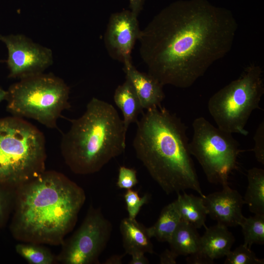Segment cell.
I'll return each instance as SVG.
<instances>
[{
	"instance_id": "1",
	"label": "cell",
	"mask_w": 264,
	"mask_h": 264,
	"mask_svg": "<svg viewBox=\"0 0 264 264\" xmlns=\"http://www.w3.org/2000/svg\"><path fill=\"white\" fill-rule=\"evenodd\" d=\"M237 29L229 10L207 0L176 1L141 30L140 55L163 86L187 88L231 50Z\"/></svg>"
},
{
	"instance_id": "2",
	"label": "cell",
	"mask_w": 264,
	"mask_h": 264,
	"mask_svg": "<svg viewBox=\"0 0 264 264\" xmlns=\"http://www.w3.org/2000/svg\"><path fill=\"white\" fill-rule=\"evenodd\" d=\"M85 200V191L76 183L44 170L15 188L11 232L23 242L62 244Z\"/></svg>"
},
{
	"instance_id": "3",
	"label": "cell",
	"mask_w": 264,
	"mask_h": 264,
	"mask_svg": "<svg viewBox=\"0 0 264 264\" xmlns=\"http://www.w3.org/2000/svg\"><path fill=\"white\" fill-rule=\"evenodd\" d=\"M132 145L137 158L167 194L193 190L203 198L189 149L187 127L165 108L143 112Z\"/></svg>"
},
{
	"instance_id": "4",
	"label": "cell",
	"mask_w": 264,
	"mask_h": 264,
	"mask_svg": "<svg viewBox=\"0 0 264 264\" xmlns=\"http://www.w3.org/2000/svg\"><path fill=\"white\" fill-rule=\"evenodd\" d=\"M70 121L60 147L66 164L74 174L97 173L124 152L127 131L111 104L93 97L84 114Z\"/></svg>"
},
{
	"instance_id": "5",
	"label": "cell",
	"mask_w": 264,
	"mask_h": 264,
	"mask_svg": "<svg viewBox=\"0 0 264 264\" xmlns=\"http://www.w3.org/2000/svg\"><path fill=\"white\" fill-rule=\"evenodd\" d=\"M45 140L22 118H0V184L16 188L45 170Z\"/></svg>"
},
{
	"instance_id": "6",
	"label": "cell",
	"mask_w": 264,
	"mask_h": 264,
	"mask_svg": "<svg viewBox=\"0 0 264 264\" xmlns=\"http://www.w3.org/2000/svg\"><path fill=\"white\" fill-rule=\"evenodd\" d=\"M7 91L6 109L13 116L34 119L49 129H58V119L71 107L69 87L53 74L20 79Z\"/></svg>"
},
{
	"instance_id": "7",
	"label": "cell",
	"mask_w": 264,
	"mask_h": 264,
	"mask_svg": "<svg viewBox=\"0 0 264 264\" xmlns=\"http://www.w3.org/2000/svg\"><path fill=\"white\" fill-rule=\"evenodd\" d=\"M264 94L262 68L251 64L239 78L210 98L208 109L218 128L246 136L249 132L245 129L246 125L253 111L260 109Z\"/></svg>"
},
{
	"instance_id": "8",
	"label": "cell",
	"mask_w": 264,
	"mask_h": 264,
	"mask_svg": "<svg viewBox=\"0 0 264 264\" xmlns=\"http://www.w3.org/2000/svg\"><path fill=\"white\" fill-rule=\"evenodd\" d=\"M192 126L193 136L189 143L191 154L197 159L210 183L228 185L242 151L238 141L232 133L215 127L203 117L196 118Z\"/></svg>"
},
{
	"instance_id": "9",
	"label": "cell",
	"mask_w": 264,
	"mask_h": 264,
	"mask_svg": "<svg viewBox=\"0 0 264 264\" xmlns=\"http://www.w3.org/2000/svg\"><path fill=\"white\" fill-rule=\"evenodd\" d=\"M111 231L112 225L101 209L90 205L81 225L62 244L57 262L64 264H99V257Z\"/></svg>"
},
{
	"instance_id": "10",
	"label": "cell",
	"mask_w": 264,
	"mask_h": 264,
	"mask_svg": "<svg viewBox=\"0 0 264 264\" xmlns=\"http://www.w3.org/2000/svg\"><path fill=\"white\" fill-rule=\"evenodd\" d=\"M5 45L9 77L20 80L44 73L53 63L52 50L23 34L0 35Z\"/></svg>"
},
{
	"instance_id": "11",
	"label": "cell",
	"mask_w": 264,
	"mask_h": 264,
	"mask_svg": "<svg viewBox=\"0 0 264 264\" xmlns=\"http://www.w3.org/2000/svg\"><path fill=\"white\" fill-rule=\"evenodd\" d=\"M140 31L137 16L131 10L112 14L104 35L105 45L110 56L122 63L131 59Z\"/></svg>"
},
{
	"instance_id": "12",
	"label": "cell",
	"mask_w": 264,
	"mask_h": 264,
	"mask_svg": "<svg viewBox=\"0 0 264 264\" xmlns=\"http://www.w3.org/2000/svg\"><path fill=\"white\" fill-rule=\"evenodd\" d=\"M222 187L221 191L203 198L208 215L217 223L227 227L239 225L244 217L242 214L244 204L242 197L228 184Z\"/></svg>"
},
{
	"instance_id": "13",
	"label": "cell",
	"mask_w": 264,
	"mask_h": 264,
	"mask_svg": "<svg viewBox=\"0 0 264 264\" xmlns=\"http://www.w3.org/2000/svg\"><path fill=\"white\" fill-rule=\"evenodd\" d=\"M123 63L126 79L133 87L143 110L161 106L165 97L163 86L148 73L138 71L132 65L131 59Z\"/></svg>"
},
{
	"instance_id": "14",
	"label": "cell",
	"mask_w": 264,
	"mask_h": 264,
	"mask_svg": "<svg viewBox=\"0 0 264 264\" xmlns=\"http://www.w3.org/2000/svg\"><path fill=\"white\" fill-rule=\"evenodd\" d=\"M123 245L126 254L135 252L154 253V247L148 227L138 222L136 219L126 218L120 224Z\"/></svg>"
},
{
	"instance_id": "15",
	"label": "cell",
	"mask_w": 264,
	"mask_h": 264,
	"mask_svg": "<svg viewBox=\"0 0 264 264\" xmlns=\"http://www.w3.org/2000/svg\"><path fill=\"white\" fill-rule=\"evenodd\" d=\"M205 228L200 237V250L213 260L226 256L235 242L232 233L218 223Z\"/></svg>"
},
{
	"instance_id": "16",
	"label": "cell",
	"mask_w": 264,
	"mask_h": 264,
	"mask_svg": "<svg viewBox=\"0 0 264 264\" xmlns=\"http://www.w3.org/2000/svg\"><path fill=\"white\" fill-rule=\"evenodd\" d=\"M113 100L122 113L123 121L127 131L131 123H136L139 114L143 112L136 92L127 79L115 89Z\"/></svg>"
},
{
	"instance_id": "17",
	"label": "cell",
	"mask_w": 264,
	"mask_h": 264,
	"mask_svg": "<svg viewBox=\"0 0 264 264\" xmlns=\"http://www.w3.org/2000/svg\"><path fill=\"white\" fill-rule=\"evenodd\" d=\"M182 220L193 224L197 229L205 226L208 212L203 198L192 194L178 193L174 201Z\"/></svg>"
},
{
	"instance_id": "18",
	"label": "cell",
	"mask_w": 264,
	"mask_h": 264,
	"mask_svg": "<svg viewBox=\"0 0 264 264\" xmlns=\"http://www.w3.org/2000/svg\"><path fill=\"white\" fill-rule=\"evenodd\" d=\"M197 229L182 220L168 242L170 249L178 256H188L200 251V237Z\"/></svg>"
},
{
	"instance_id": "19",
	"label": "cell",
	"mask_w": 264,
	"mask_h": 264,
	"mask_svg": "<svg viewBox=\"0 0 264 264\" xmlns=\"http://www.w3.org/2000/svg\"><path fill=\"white\" fill-rule=\"evenodd\" d=\"M248 185L243 198L250 211L264 214V170L253 167L247 171Z\"/></svg>"
},
{
	"instance_id": "20",
	"label": "cell",
	"mask_w": 264,
	"mask_h": 264,
	"mask_svg": "<svg viewBox=\"0 0 264 264\" xmlns=\"http://www.w3.org/2000/svg\"><path fill=\"white\" fill-rule=\"evenodd\" d=\"M181 220L172 202L163 208L155 223L148 227L149 233L151 238L154 237L161 242H168Z\"/></svg>"
},
{
	"instance_id": "21",
	"label": "cell",
	"mask_w": 264,
	"mask_h": 264,
	"mask_svg": "<svg viewBox=\"0 0 264 264\" xmlns=\"http://www.w3.org/2000/svg\"><path fill=\"white\" fill-rule=\"evenodd\" d=\"M17 253L30 264H52L56 262L55 257L47 248L32 242L18 243Z\"/></svg>"
},
{
	"instance_id": "22",
	"label": "cell",
	"mask_w": 264,
	"mask_h": 264,
	"mask_svg": "<svg viewBox=\"0 0 264 264\" xmlns=\"http://www.w3.org/2000/svg\"><path fill=\"white\" fill-rule=\"evenodd\" d=\"M239 225L244 236L243 244L251 248L253 244L264 243V214L244 217Z\"/></svg>"
},
{
	"instance_id": "23",
	"label": "cell",
	"mask_w": 264,
	"mask_h": 264,
	"mask_svg": "<svg viewBox=\"0 0 264 264\" xmlns=\"http://www.w3.org/2000/svg\"><path fill=\"white\" fill-rule=\"evenodd\" d=\"M224 264H263L264 259L258 258L247 245L243 244L230 251L226 256Z\"/></svg>"
},
{
	"instance_id": "24",
	"label": "cell",
	"mask_w": 264,
	"mask_h": 264,
	"mask_svg": "<svg viewBox=\"0 0 264 264\" xmlns=\"http://www.w3.org/2000/svg\"><path fill=\"white\" fill-rule=\"evenodd\" d=\"M15 188L0 184V229L13 210Z\"/></svg>"
},
{
	"instance_id": "25",
	"label": "cell",
	"mask_w": 264,
	"mask_h": 264,
	"mask_svg": "<svg viewBox=\"0 0 264 264\" xmlns=\"http://www.w3.org/2000/svg\"><path fill=\"white\" fill-rule=\"evenodd\" d=\"M124 197L128 213V218L132 219H136L141 207L144 204H147L150 199V196L148 194L140 197L138 192L132 189L127 190Z\"/></svg>"
},
{
	"instance_id": "26",
	"label": "cell",
	"mask_w": 264,
	"mask_h": 264,
	"mask_svg": "<svg viewBox=\"0 0 264 264\" xmlns=\"http://www.w3.org/2000/svg\"><path fill=\"white\" fill-rule=\"evenodd\" d=\"M136 171L125 166H120L118 171L117 186L126 190L132 189L138 183Z\"/></svg>"
},
{
	"instance_id": "27",
	"label": "cell",
	"mask_w": 264,
	"mask_h": 264,
	"mask_svg": "<svg viewBox=\"0 0 264 264\" xmlns=\"http://www.w3.org/2000/svg\"><path fill=\"white\" fill-rule=\"evenodd\" d=\"M254 146L252 150L257 160L264 164V121L258 127L254 135Z\"/></svg>"
},
{
	"instance_id": "28",
	"label": "cell",
	"mask_w": 264,
	"mask_h": 264,
	"mask_svg": "<svg viewBox=\"0 0 264 264\" xmlns=\"http://www.w3.org/2000/svg\"><path fill=\"white\" fill-rule=\"evenodd\" d=\"M188 264H211L214 260L211 259L201 250L193 254L188 255L186 258Z\"/></svg>"
},
{
	"instance_id": "29",
	"label": "cell",
	"mask_w": 264,
	"mask_h": 264,
	"mask_svg": "<svg viewBox=\"0 0 264 264\" xmlns=\"http://www.w3.org/2000/svg\"><path fill=\"white\" fill-rule=\"evenodd\" d=\"M178 256L171 249H166L159 256V263L161 264H175Z\"/></svg>"
},
{
	"instance_id": "30",
	"label": "cell",
	"mask_w": 264,
	"mask_h": 264,
	"mask_svg": "<svg viewBox=\"0 0 264 264\" xmlns=\"http://www.w3.org/2000/svg\"><path fill=\"white\" fill-rule=\"evenodd\" d=\"M132 259L129 264H148L149 261L145 256V253L142 252H135L130 255Z\"/></svg>"
},
{
	"instance_id": "31",
	"label": "cell",
	"mask_w": 264,
	"mask_h": 264,
	"mask_svg": "<svg viewBox=\"0 0 264 264\" xmlns=\"http://www.w3.org/2000/svg\"><path fill=\"white\" fill-rule=\"evenodd\" d=\"M130 10L137 16L143 9L145 0H129Z\"/></svg>"
},
{
	"instance_id": "32",
	"label": "cell",
	"mask_w": 264,
	"mask_h": 264,
	"mask_svg": "<svg viewBox=\"0 0 264 264\" xmlns=\"http://www.w3.org/2000/svg\"><path fill=\"white\" fill-rule=\"evenodd\" d=\"M125 254L120 255H113L108 258L104 264H121L122 263V259Z\"/></svg>"
},
{
	"instance_id": "33",
	"label": "cell",
	"mask_w": 264,
	"mask_h": 264,
	"mask_svg": "<svg viewBox=\"0 0 264 264\" xmlns=\"http://www.w3.org/2000/svg\"><path fill=\"white\" fill-rule=\"evenodd\" d=\"M8 97V91L4 90L0 86V102L7 100Z\"/></svg>"
}]
</instances>
